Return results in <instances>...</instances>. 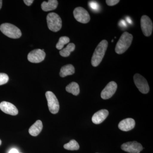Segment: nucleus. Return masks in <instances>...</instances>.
I'll list each match as a JSON object with an SVG mask.
<instances>
[{"instance_id":"nucleus-10","label":"nucleus","mask_w":153,"mask_h":153,"mask_svg":"<svg viewBox=\"0 0 153 153\" xmlns=\"http://www.w3.org/2000/svg\"><path fill=\"white\" fill-rule=\"evenodd\" d=\"M121 148L123 150L129 153H140L143 149L142 145L137 141L125 143Z\"/></svg>"},{"instance_id":"nucleus-4","label":"nucleus","mask_w":153,"mask_h":153,"mask_svg":"<svg viewBox=\"0 0 153 153\" xmlns=\"http://www.w3.org/2000/svg\"><path fill=\"white\" fill-rule=\"evenodd\" d=\"M48 28L54 32L59 31L62 27V20L57 14L49 13L47 17Z\"/></svg>"},{"instance_id":"nucleus-16","label":"nucleus","mask_w":153,"mask_h":153,"mask_svg":"<svg viewBox=\"0 0 153 153\" xmlns=\"http://www.w3.org/2000/svg\"><path fill=\"white\" fill-rule=\"evenodd\" d=\"M58 1L56 0H49L48 1H44L41 4V9L45 12L52 11L57 8Z\"/></svg>"},{"instance_id":"nucleus-7","label":"nucleus","mask_w":153,"mask_h":153,"mask_svg":"<svg viewBox=\"0 0 153 153\" xmlns=\"http://www.w3.org/2000/svg\"><path fill=\"white\" fill-rule=\"evenodd\" d=\"M73 14L74 18L77 22L87 24L90 21V16L86 10L81 7H78L74 9Z\"/></svg>"},{"instance_id":"nucleus-27","label":"nucleus","mask_w":153,"mask_h":153,"mask_svg":"<svg viewBox=\"0 0 153 153\" xmlns=\"http://www.w3.org/2000/svg\"><path fill=\"white\" fill-rule=\"evenodd\" d=\"M9 153H19V151L16 149H13L9 152Z\"/></svg>"},{"instance_id":"nucleus-3","label":"nucleus","mask_w":153,"mask_h":153,"mask_svg":"<svg viewBox=\"0 0 153 153\" xmlns=\"http://www.w3.org/2000/svg\"><path fill=\"white\" fill-rule=\"evenodd\" d=\"M0 30L4 35L13 39L20 38L22 35V32L19 28L9 23L2 24L0 26Z\"/></svg>"},{"instance_id":"nucleus-9","label":"nucleus","mask_w":153,"mask_h":153,"mask_svg":"<svg viewBox=\"0 0 153 153\" xmlns=\"http://www.w3.org/2000/svg\"><path fill=\"white\" fill-rule=\"evenodd\" d=\"M46 53L44 49H36L31 51L28 55L27 59L33 63H39L45 59Z\"/></svg>"},{"instance_id":"nucleus-28","label":"nucleus","mask_w":153,"mask_h":153,"mask_svg":"<svg viewBox=\"0 0 153 153\" xmlns=\"http://www.w3.org/2000/svg\"><path fill=\"white\" fill-rule=\"evenodd\" d=\"M127 22H128L129 24H131L132 21L131 19H130L129 18H128V17L127 19Z\"/></svg>"},{"instance_id":"nucleus-8","label":"nucleus","mask_w":153,"mask_h":153,"mask_svg":"<svg viewBox=\"0 0 153 153\" xmlns=\"http://www.w3.org/2000/svg\"><path fill=\"white\" fill-rule=\"evenodd\" d=\"M141 27L145 36L149 37L152 35L153 31V23L148 16H143L140 20Z\"/></svg>"},{"instance_id":"nucleus-20","label":"nucleus","mask_w":153,"mask_h":153,"mask_svg":"<svg viewBox=\"0 0 153 153\" xmlns=\"http://www.w3.org/2000/svg\"><path fill=\"white\" fill-rule=\"evenodd\" d=\"M63 147L68 150L74 151L79 149V146L75 140H72L69 143L64 145Z\"/></svg>"},{"instance_id":"nucleus-25","label":"nucleus","mask_w":153,"mask_h":153,"mask_svg":"<svg viewBox=\"0 0 153 153\" xmlns=\"http://www.w3.org/2000/svg\"><path fill=\"white\" fill-rule=\"evenodd\" d=\"M34 1L33 0H24V3L27 5V6H30L33 4Z\"/></svg>"},{"instance_id":"nucleus-6","label":"nucleus","mask_w":153,"mask_h":153,"mask_svg":"<svg viewBox=\"0 0 153 153\" xmlns=\"http://www.w3.org/2000/svg\"><path fill=\"white\" fill-rule=\"evenodd\" d=\"M134 81L136 86L142 93L147 94L149 91V87L146 79L139 74L134 76Z\"/></svg>"},{"instance_id":"nucleus-18","label":"nucleus","mask_w":153,"mask_h":153,"mask_svg":"<svg viewBox=\"0 0 153 153\" xmlns=\"http://www.w3.org/2000/svg\"><path fill=\"white\" fill-rule=\"evenodd\" d=\"M66 89L67 92L74 95H78L79 93V86L76 82H71L66 86Z\"/></svg>"},{"instance_id":"nucleus-19","label":"nucleus","mask_w":153,"mask_h":153,"mask_svg":"<svg viewBox=\"0 0 153 153\" xmlns=\"http://www.w3.org/2000/svg\"><path fill=\"white\" fill-rule=\"evenodd\" d=\"M75 46L73 43L68 44L66 48L61 49L60 51V54L63 57H67L70 55L71 52H73L75 49Z\"/></svg>"},{"instance_id":"nucleus-24","label":"nucleus","mask_w":153,"mask_h":153,"mask_svg":"<svg viewBox=\"0 0 153 153\" xmlns=\"http://www.w3.org/2000/svg\"><path fill=\"white\" fill-rule=\"evenodd\" d=\"M120 1L119 0H107L106 3L108 6H113L115 5Z\"/></svg>"},{"instance_id":"nucleus-31","label":"nucleus","mask_w":153,"mask_h":153,"mask_svg":"<svg viewBox=\"0 0 153 153\" xmlns=\"http://www.w3.org/2000/svg\"></svg>"},{"instance_id":"nucleus-13","label":"nucleus","mask_w":153,"mask_h":153,"mask_svg":"<svg viewBox=\"0 0 153 153\" xmlns=\"http://www.w3.org/2000/svg\"><path fill=\"white\" fill-rule=\"evenodd\" d=\"M135 126V121L133 119L128 118L121 121L119 123L118 128L123 131H128L133 129Z\"/></svg>"},{"instance_id":"nucleus-23","label":"nucleus","mask_w":153,"mask_h":153,"mask_svg":"<svg viewBox=\"0 0 153 153\" xmlns=\"http://www.w3.org/2000/svg\"><path fill=\"white\" fill-rule=\"evenodd\" d=\"M89 7L91 8L93 10L97 11L99 9V6L98 3L96 1H91L89 2Z\"/></svg>"},{"instance_id":"nucleus-1","label":"nucleus","mask_w":153,"mask_h":153,"mask_svg":"<svg viewBox=\"0 0 153 153\" xmlns=\"http://www.w3.org/2000/svg\"><path fill=\"white\" fill-rule=\"evenodd\" d=\"M108 45V41L103 40L96 48L91 60V64L94 67H97L101 63L107 49Z\"/></svg>"},{"instance_id":"nucleus-5","label":"nucleus","mask_w":153,"mask_h":153,"mask_svg":"<svg viewBox=\"0 0 153 153\" xmlns=\"http://www.w3.org/2000/svg\"><path fill=\"white\" fill-rule=\"evenodd\" d=\"M46 97L49 111L53 114H56L60 108L59 102L56 96L52 91H48L46 93Z\"/></svg>"},{"instance_id":"nucleus-15","label":"nucleus","mask_w":153,"mask_h":153,"mask_svg":"<svg viewBox=\"0 0 153 153\" xmlns=\"http://www.w3.org/2000/svg\"><path fill=\"white\" fill-rule=\"evenodd\" d=\"M43 127L42 121L40 120L36 121V123L30 127L29 130V133L33 136H37L41 133Z\"/></svg>"},{"instance_id":"nucleus-11","label":"nucleus","mask_w":153,"mask_h":153,"mask_svg":"<svg viewBox=\"0 0 153 153\" xmlns=\"http://www.w3.org/2000/svg\"><path fill=\"white\" fill-rule=\"evenodd\" d=\"M117 84L114 81L109 82L101 93L102 98L104 100L108 99L112 97L117 89Z\"/></svg>"},{"instance_id":"nucleus-26","label":"nucleus","mask_w":153,"mask_h":153,"mask_svg":"<svg viewBox=\"0 0 153 153\" xmlns=\"http://www.w3.org/2000/svg\"><path fill=\"white\" fill-rule=\"evenodd\" d=\"M120 25L121 27H126L127 26L124 20H121L120 22Z\"/></svg>"},{"instance_id":"nucleus-2","label":"nucleus","mask_w":153,"mask_h":153,"mask_svg":"<svg viewBox=\"0 0 153 153\" xmlns=\"http://www.w3.org/2000/svg\"><path fill=\"white\" fill-rule=\"evenodd\" d=\"M132 35L128 32H125L121 36L115 47V52L118 54H123L128 49L133 40Z\"/></svg>"},{"instance_id":"nucleus-21","label":"nucleus","mask_w":153,"mask_h":153,"mask_svg":"<svg viewBox=\"0 0 153 153\" xmlns=\"http://www.w3.org/2000/svg\"><path fill=\"white\" fill-rule=\"evenodd\" d=\"M70 41V39L66 36L61 37L59 38V41L56 44V48L58 50H61L63 49L64 46L66 44H68Z\"/></svg>"},{"instance_id":"nucleus-22","label":"nucleus","mask_w":153,"mask_h":153,"mask_svg":"<svg viewBox=\"0 0 153 153\" xmlns=\"http://www.w3.org/2000/svg\"><path fill=\"white\" fill-rule=\"evenodd\" d=\"M9 79L7 74L5 73H0V85L7 83Z\"/></svg>"},{"instance_id":"nucleus-29","label":"nucleus","mask_w":153,"mask_h":153,"mask_svg":"<svg viewBox=\"0 0 153 153\" xmlns=\"http://www.w3.org/2000/svg\"><path fill=\"white\" fill-rule=\"evenodd\" d=\"M2 5V1L0 0V10L1 8Z\"/></svg>"},{"instance_id":"nucleus-30","label":"nucleus","mask_w":153,"mask_h":153,"mask_svg":"<svg viewBox=\"0 0 153 153\" xmlns=\"http://www.w3.org/2000/svg\"><path fill=\"white\" fill-rule=\"evenodd\" d=\"M1 141L0 140V146H1Z\"/></svg>"},{"instance_id":"nucleus-12","label":"nucleus","mask_w":153,"mask_h":153,"mask_svg":"<svg viewBox=\"0 0 153 153\" xmlns=\"http://www.w3.org/2000/svg\"><path fill=\"white\" fill-rule=\"evenodd\" d=\"M0 109L5 113L11 115H16L19 113V111L16 106L8 102H2L0 103Z\"/></svg>"},{"instance_id":"nucleus-14","label":"nucleus","mask_w":153,"mask_h":153,"mask_svg":"<svg viewBox=\"0 0 153 153\" xmlns=\"http://www.w3.org/2000/svg\"><path fill=\"white\" fill-rule=\"evenodd\" d=\"M109 114L108 111L102 109L94 114L92 117V121L95 124H99L104 121Z\"/></svg>"},{"instance_id":"nucleus-17","label":"nucleus","mask_w":153,"mask_h":153,"mask_svg":"<svg viewBox=\"0 0 153 153\" xmlns=\"http://www.w3.org/2000/svg\"><path fill=\"white\" fill-rule=\"evenodd\" d=\"M75 72V68L71 64H68L63 66L60 69V75L61 77H64L68 75H72Z\"/></svg>"}]
</instances>
